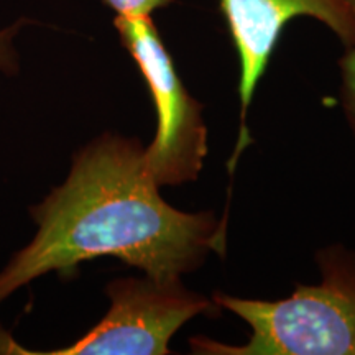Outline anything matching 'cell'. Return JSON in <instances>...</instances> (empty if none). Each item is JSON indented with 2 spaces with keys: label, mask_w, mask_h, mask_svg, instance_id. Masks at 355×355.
Returning a JSON list of instances; mask_svg holds the SVG:
<instances>
[{
  "label": "cell",
  "mask_w": 355,
  "mask_h": 355,
  "mask_svg": "<svg viewBox=\"0 0 355 355\" xmlns=\"http://www.w3.org/2000/svg\"><path fill=\"white\" fill-rule=\"evenodd\" d=\"M158 189L139 140L107 135L87 145L64 184L33 209L38 232L0 273V303L44 273L97 257L175 282L224 254L227 219L176 209Z\"/></svg>",
  "instance_id": "6da1fadb"
},
{
  "label": "cell",
  "mask_w": 355,
  "mask_h": 355,
  "mask_svg": "<svg viewBox=\"0 0 355 355\" xmlns=\"http://www.w3.org/2000/svg\"><path fill=\"white\" fill-rule=\"evenodd\" d=\"M321 282L298 285L278 301L214 293L212 301L250 326L248 343L222 344L191 337L204 355H355V252L336 243L319 252Z\"/></svg>",
  "instance_id": "7a4b0ae2"
},
{
  "label": "cell",
  "mask_w": 355,
  "mask_h": 355,
  "mask_svg": "<svg viewBox=\"0 0 355 355\" xmlns=\"http://www.w3.org/2000/svg\"><path fill=\"white\" fill-rule=\"evenodd\" d=\"M125 50L145 78L157 107V135L145 148V163L158 186L194 181L207 157V127L201 102L184 87L150 15H117L114 21Z\"/></svg>",
  "instance_id": "3957f363"
},
{
  "label": "cell",
  "mask_w": 355,
  "mask_h": 355,
  "mask_svg": "<svg viewBox=\"0 0 355 355\" xmlns=\"http://www.w3.org/2000/svg\"><path fill=\"white\" fill-rule=\"evenodd\" d=\"M110 309L86 336L68 347L30 352L0 331L2 354L48 355H166L171 337L189 319L219 311L212 300L183 286L181 279L150 277L115 279L107 286Z\"/></svg>",
  "instance_id": "277c9868"
},
{
  "label": "cell",
  "mask_w": 355,
  "mask_h": 355,
  "mask_svg": "<svg viewBox=\"0 0 355 355\" xmlns=\"http://www.w3.org/2000/svg\"><path fill=\"white\" fill-rule=\"evenodd\" d=\"M220 10L241 64V132L227 165L232 173L252 141L247 128L248 107L288 21L311 17L326 25L345 48H350L355 44V15L347 0H220Z\"/></svg>",
  "instance_id": "5b68a950"
},
{
  "label": "cell",
  "mask_w": 355,
  "mask_h": 355,
  "mask_svg": "<svg viewBox=\"0 0 355 355\" xmlns=\"http://www.w3.org/2000/svg\"><path fill=\"white\" fill-rule=\"evenodd\" d=\"M355 15V0H347ZM340 76H343V105L345 117L355 137V44L345 48V55L340 58Z\"/></svg>",
  "instance_id": "8992f818"
},
{
  "label": "cell",
  "mask_w": 355,
  "mask_h": 355,
  "mask_svg": "<svg viewBox=\"0 0 355 355\" xmlns=\"http://www.w3.org/2000/svg\"><path fill=\"white\" fill-rule=\"evenodd\" d=\"M117 15H152V12L170 6L173 0H104Z\"/></svg>",
  "instance_id": "52a82bcc"
},
{
  "label": "cell",
  "mask_w": 355,
  "mask_h": 355,
  "mask_svg": "<svg viewBox=\"0 0 355 355\" xmlns=\"http://www.w3.org/2000/svg\"><path fill=\"white\" fill-rule=\"evenodd\" d=\"M20 24L0 32V68L6 71H13L15 68V53L12 50V40Z\"/></svg>",
  "instance_id": "ba28073f"
}]
</instances>
